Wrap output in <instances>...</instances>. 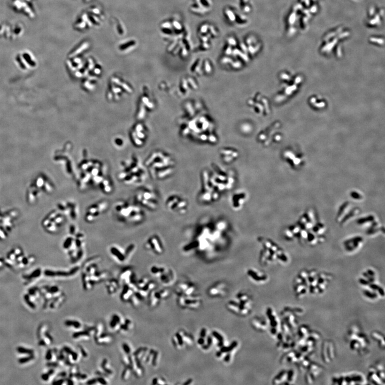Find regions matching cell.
I'll return each mask as SVG.
<instances>
[{
    "mask_svg": "<svg viewBox=\"0 0 385 385\" xmlns=\"http://www.w3.org/2000/svg\"><path fill=\"white\" fill-rule=\"evenodd\" d=\"M266 314L268 319L270 320V323L271 326V333L273 335H277L278 334V333L279 332L278 331L279 319L276 316L275 313H273V311L271 308H268L266 311Z\"/></svg>",
    "mask_w": 385,
    "mask_h": 385,
    "instance_id": "obj_24",
    "label": "cell"
},
{
    "mask_svg": "<svg viewBox=\"0 0 385 385\" xmlns=\"http://www.w3.org/2000/svg\"><path fill=\"white\" fill-rule=\"evenodd\" d=\"M70 235L64 241L63 248L72 263H77L82 260L85 253L86 236L77 227L72 225L70 228Z\"/></svg>",
    "mask_w": 385,
    "mask_h": 385,
    "instance_id": "obj_3",
    "label": "cell"
},
{
    "mask_svg": "<svg viewBox=\"0 0 385 385\" xmlns=\"http://www.w3.org/2000/svg\"><path fill=\"white\" fill-rule=\"evenodd\" d=\"M90 337V335L88 331L75 333L73 335V337L74 339H78L81 337V339H84L86 340H89Z\"/></svg>",
    "mask_w": 385,
    "mask_h": 385,
    "instance_id": "obj_37",
    "label": "cell"
},
{
    "mask_svg": "<svg viewBox=\"0 0 385 385\" xmlns=\"http://www.w3.org/2000/svg\"><path fill=\"white\" fill-rule=\"evenodd\" d=\"M323 368L318 363L311 362V364L308 366L307 373L305 374V380L308 384H312L316 380L317 377L320 375L323 371Z\"/></svg>",
    "mask_w": 385,
    "mask_h": 385,
    "instance_id": "obj_19",
    "label": "cell"
},
{
    "mask_svg": "<svg viewBox=\"0 0 385 385\" xmlns=\"http://www.w3.org/2000/svg\"><path fill=\"white\" fill-rule=\"evenodd\" d=\"M135 246L133 244H130L125 249H123L117 246L112 245L110 247L109 251L111 256L116 260L119 262H124L133 252Z\"/></svg>",
    "mask_w": 385,
    "mask_h": 385,
    "instance_id": "obj_15",
    "label": "cell"
},
{
    "mask_svg": "<svg viewBox=\"0 0 385 385\" xmlns=\"http://www.w3.org/2000/svg\"><path fill=\"white\" fill-rule=\"evenodd\" d=\"M349 196L351 199L353 200V201H357V202L362 201L364 200V194L360 191L356 190V189L352 190V191H350Z\"/></svg>",
    "mask_w": 385,
    "mask_h": 385,
    "instance_id": "obj_31",
    "label": "cell"
},
{
    "mask_svg": "<svg viewBox=\"0 0 385 385\" xmlns=\"http://www.w3.org/2000/svg\"><path fill=\"white\" fill-rule=\"evenodd\" d=\"M317 218L316 211L312 208H309L304 211L302 215H301L296 224L301 230L310 231L318 220Z\"/></svg>",
    "mask_w": 385,
    "mask_h": 385,
    "instance_id": "obj_11",
    "label": "cell"
},
{
    "mask_svg": "<svg viewBox=\"0 0 385 385\" xmlns=\"http://www.w3.org/2000/svg\"><path fill=\"white\" fill-rule=\"evenodd\" d=\"M199 302L197 300H193L191 299H186L185 300V304L188 305H197L199 304Z\"/></svg>",
    "mask_w": 385,
    "mask_h": 385,
    "instance_id": "obj_45",
    "label": "cell"
},
{
    "mask_svg": "<svg viewBox=\"0 0 385 385\" xmlns=\"http://www.w3.org/2000/svg\"><path fill=\"white\" fill-rule=\"evenodd\" d=\"M102 369H103V370L106 372V373H108L109 374H112L113 373V371L109 368L108 360H104V361H103V362L102 363Z\"/></svg>",
    "mask_w": 385,
    "mask_h": 385,
    "instance_id": "obj_39",
    "label": "cell"
},
{
    "mask_svg": "<svg viewBox=\"0 0 385 385\" xmlns=\"http://www.w3.org/2000/svg\"><path fill=\"white\" fill-rule=\"evenodd\" d=\"M33 358H34V356H33L32 355V356H30L26 357H24V358H20V359L19 360V362L20 363H21V364H23V363H26V362H29V361L32 360Z\"/></svg>",
    "mask_w": 385,
    "mask_h": 385,
    "instance_id": "obj_47",
    "label": "cell"
},
{
    "mask_svg": "<svg viewBox=\"0 0 385 385\" xmlns=\"http://www.w3.org/2000/svg\"><path fill=\"white\" fill-rule=\"evenodd\" d=\"M134 199L138 204L149 210L155 211L158 208V195L155 191L149 187H142L138 189Z\"/></svg>",
    "mask_w": 385,
    "mask_h": 385,
    "instance_id": "obj_5",
    "label": "cell"
},
{
    "mask_svg": "<svg viewBox=\"0 0 385 385\" xmlns=\"http://www.w3.org/2000/svg\"><path fill=\"white\" fill-rule=\"evenodd\" d=\"M248 199L247 193L243 190H238L235 191L231 196L230 204L233 209L235 211L240 210L243 208Z\"/></svg>",
    "mask_w": 385,
    "mask_h": 385,
    "instance_id": "obj_18",
    "label": "cell"
},
{
    "mask_svg": "<svg viewBox=\"0 0 385 385\" xmlns=\"http://www.w3.org/2000/svg\"><path fill=\"white\" fill-rule=\"evenodd\" d=\"M106 288L109 294H114L118 288V283L115 280H111L106 285Z\"/></svg>",
    "mask_w": 385,
    "mask_h": 385,
    "instance_id": "obj_36",
    "label": "cell"
},
{
    "mask_svg": "<svg viewBox=\"0 0 385 385\" xmlns=\"http://www.w3.org/2000/svg\"><path fill=\"white\" fill-rule=\"evenodd\" d=\"M79 270V267H76L71 269V270L69 272L64 271L54 272L47 270L45 272V275L47 276H69L73 275L77 272Z\"/></svg>",
    "mask_w": 385,
    "mask_h": 385,
    "instance_id": "obj_28",
    "label": "cell"
},
{
    "mask_svg": "<svg viewBox=\"0 0 385 385\" xmlns=\"http://www.w3.org/2000/svg\"><path fill=\"white\" fill-rule=\"evenodd\" d=\"M305 355L299 352L291 350L287 352L281 358L282 363H296L297 364L301 361Z\"/></svg>",
    "mask_w": 385,
    "mask_h": 385,
    "instance_id": "obj_23",
    "label": "cell"
},
{
    "mask_svg": "<svg viewBox=\"0 0 385 385\" xmlns=\"http://www.w3.org/2000/svg\"><path fill=\"white\" fill-rule=\"evenodd\" d=\"M311 331V329L307 325H301L298 328L297 332L299 337V340H305L308 337Z\"/></svg>",
    "mask_w": 385,
    "mask_h": 385,
    "instance_id": "obj_29",
    "label": "cell"
},
{
    "mask_svg": "<svg viewBox=\"0 0 385 385\" xmlns=\"http://www.w3.org/2000/svg\"><path fill=\"white\" fill-rule=\"evenodd\" d=\"M376 271L373 268H368L362 273L358 279V283L362 286L366 287L369 284L377 281Z\"/></svg>",
    "mask_w": 385,
    "mask_h": 385,
    "instance_id": "obj_22",
    "label": "cell"
},
{
    "mask_svg": "<svg viewBox=\"0 0 385 385\" xmlns=\"http://www.w3.org/2000/svg\"><path fill=\"white\" fill-rule=\"evenodd\" d=\"M58 291V288H57V287L54 286V287H53L52 288H50V289L49 290L48 292H50V293H56V292H57Z\"/></svg>",
    "mask_w": 385,
    "mask_h": 385,
    "instance_id": "obj_52",
    "label": "cell"
},
{
    "mask_svg": "<svg viewBox=\"0 0 385 385\" xmlns=\"http://www.w3.org/2000/svg\"><path fill=\"white\" fill-rule=\"evenodd\" d=\"M24 299L25 302L27 303V304H28L30 307H31L32 309H34L35 308V305L33 304L31 301H30V300H29V296L28 295H25Z\"/></svg>",
    "mask_w": 385,
    "mask_h": 385,
    "instance_id": "obj_48",
    "label": "cell"
},
{
    "mask_svg": "<svg viewBox=\"0 0 385 385\" xmlns=\"http://www.w3.org/2000/svg\"><path fill=\"white\" fill-rule=\"evenodd\" d=\"M332 382L334 385H362L365 379L362 374L354 372L333 376Z\"/></svg>",
    "mask_w": 385,
    "mask_h": 385,
    "instance_id": "obj_10",
    "label": "cell"
},
{
    "mask_svg": "<svg viewBox=\"0 0 385 385\" xmlns=\"http://www.w3.org/2000/svg\"><path fill=\"white\" fill-rule=\"evenodd\" d=\"M230 358H231V356H230V355H228L226 356V357H225V358H224V361H225L226 362H228L230 361Z\"/></svg>",
    "mask_w": 385,
    "mask_h": 385,
    "instance_id": "obj_56",
    "label": "cell"
},
{
    "mask_svg": "<svg viewBox=\"0 0 385 385\" xmlns=\"http://www.w3.org/2000/svg\"><path fill=\"white\" fill-rule=\"evenodd\" d=\"M363 293L364 296H365L366 298H367L368 299H370V300H376L379 297H380L377 292L373 291L371 289H369L368 288L364 289L363 291Z\"/></svg>",
    "mask_w": 385,
    "mask_h": 385,
    "instance_id": "obj_35",
    "label": "cell"
},
{
    "mask_svg": "<svg viewBox=\"0 0 385 385\" xmlns=\"http://www.w3.org/2000/svg\"><path fill=\"white\" fill-rule=\"evenodd\" d=\"M63 382H64V380L62 379V380H58V381H56H56H55V382H53V384H54V385H55H55H61V384H62L63 383Z\"/></svg>",
    "mask_w": 385,
    "mask_h": 385,
    "instance_id": "obj_54",
    "label": "cell"
},
{
    "mask_svg": "<svg viewBox=\"0 0 385 385\" xmlns=\"http://www.w3.org/2000/svg\"><path fill=\"white\" fill-rule=\"evenodd\" d=\"M133 290L131 288L129 285H126L122 293L121 299L124 301H126L130 299L133 294Z\"/></svg>",
    "mask_w": 385,
    "mask_h": 385,
    "instance_id": "obj_33",
    "label": "cell"
},
{
    "mask_svg": "<svg viewBox=\"0 0 385 385\" xmlns=\"http://www.w3.org/2000/svg\"><path fill=\"white\" fill-rule=\"evenodd\" d=\"M191 380H189L187 381V382H186L185 383H184V385H187V384H191Z\"/></svg>",
    "mask_w": 385,
    "mask_h": 385,
    "instance_id": "obj_57",
    "label": "cell"
},
{
    "mask_svg": "<svg viewBox=\"0 0 385 385\" xmlns=\"http://www.w3.org/2000/svg\"><path fill=\"white\" fill-rule=\"evenodd\" d=\"M371 337L373 340L377 342L380 348L383 350H385V337L382 333L377 331H374L371 333Z\"/></svg>",
    "mask_w": 385,
    "mask_h": 385,
    "instance_id": "obj_27",
    "label": "cell"
},
{
    "mask_svg": "<svg viewBox=\"0 0 385 385\" xmlns=\"http://www.w3.org/2000/svg\"><path fill=\"white\" fill-rule=\"evenodd\" d=\"M296 378V372L294 370H283L273 378V384L275 385H292L295 382Z\"/></svg>",
    "mask_w": 385,
    "mask_h": 385,
    "instance_id": "obj_16",
    "label": "cell"
},
{
    "mask_svg": "<svg viewBox=\"0 0 385 385\" xmlns=\"http://www.w3.org/2000/svg\"><path fill=\"white\" fill-rule=\"evenodd\" d=\"M253 325L256 329L258 330L264 331H266L268 328V325L266 322L264 320H262L260 319H256L253 320Z\"/></svg>",
    "mask_w": 385,
    "mask_h": 385,
    "instance_id": "obj_34",
    "label": "cell"
},
{
    "mask_svg": "<svg viewBox=\"0 0 385 385\" xmlns=\"http://www.w3.org/2000/svg\"><path fill=\"white\" fill-rule=\"evenodd\" d=\"M378 218L377 217L373 214H369L365 215L357 220V224L358 226L361 227H365V228L369 227L371 224H372Z\"/></svg>",
    "mask_w": 385,
    "mask_h": 385,
    "instance_id": "obj_25",
    "label": "cell"
},
{
    "mask_svg": "<svg viewBox=\"0 0 385 385\" xmlns=\"http://www.w3.org/2000/svg\"><path fill=\"white\" fill-rule=\"evenodd\" d=\"M150 271L151 273H153V275L159 277L162 282L165 284L170 283L174 277L173 273L172 270L170 269H166L164 267L154 265L151 268Z\"/></svg>",
    "mask_w": 385,
    "mask_h": 385,
    "instance_id": "obj_20",
    "label": "cell"
},
{
    "mask_svg": "<svg viewBox=\"0 0 385 385\" xmlns=\"http://www.w3.org/2000/svg\"><path fill=\"white\" fill-rule=\"evenodd\" d=\"M80 351H81V355H82V356L84 357H87L88 356V354L85 350L84 349L82 348V347H80Z\"/></svg>",
    "mask_w": 385,
    "mask_h": 385,
    "instance_id": "obj_51",
    "label": "cell"
},
{
    "mask_svg": "<svg viewBox=\"0 0 385 385\" xmlns=\"http://www.w3.org/2000/svg\"><path fill=\"white\" fill-rule=\"evenodd\" d=\"M301 228L298 225L293 224L288 226L284 230L283 235L286 241H292L297 239L300 240Z\"/></svg>",
    "mask_w": 385,
    "mask_h": 385,
    "instance_id": "obj_21",
    "label": "cell"
},
{
    "mask_svg": "<svg viewBox=\"0 0 385 385\" xmlns=\"http://www.w3.org/2000/svg\"><path fill=\"white\" fill-rule=\"evenodd\" d=\"M65 324L67 326H72L75 328H80L81 326V323L76 320H66Z\"/></svg>",
    "mask_w": 385,
    "mask_h": 385,
    "instance_id": "obj_38",
    "label": "cell"
},
{
    "mask_svg": "<svg viewBox=\"0 0 385 385\" xmlns=\"http://www.w3.org/2000/svg\"><path fill=\"white\" fill-rule=\"evenodd\" d=\"M96 342L99 345H108L112 341L113 337L109 335H103V333L95 339Z\"/></svg>",
    "mask_w": 385,
    "mask_h": 385,
    "instance_id": "obj_32",
    "label": "cell"
},
{
    "mask_svg": "<svg viewBox=\"0 0 385 385\" xmlns=\"http://www.w3.org/2000/svg\"><path fill=\"white\" fill-rule=\"evenodd\" d=\"M46 357V359L47 360H51V358L52 357V351L50 350H49L48 352L47 353Z\"/></svg>",
    "mask_w": 385,
    "mask_h": 385,
    "instance_id": "obj_50",
    "label": "cell"
},
{
    "mask_svg": "<svg viewBox=\"0 0 385 385\" xmlns=\"http://www.w3.org/2000/svg\"><path fill=\"white\" fill-rule=\"evenodd\" d=\"M257 241L262 248L260 260L262 265L266 266L276 261L286 264L289 262L288 254L278 243L264 236L258 238Z\"/></svg>",
    "mask_w": 385,
    "mask_h": 385,
    "instance_id": "obj_1",
    "label": "cell"
},
{
    "mask_svg": "<svg viewBox=\"0 0 385 385\" xmlns=\"http://www.w3.org/2000/svg\"><path fill=\"white\" fill-rule=\"evenodd\" d=\"M109 203L106 201H100L90 205L86 209L84 220L87 223L95 222L106 212L109 208Z\"/></svg>",
    "mask_w": 385,
    "mask_h": 385,
    "instance_id": "obj_9",
    "label": "cell"
},
{
    "mask_svg": "<svg viewBox=\"0 0 385 385\" xmlns=\"http://www.w3.org/2000/svg\"><path fill=\"white\" fill-rule=\"evenodd\" d=\"M40 270L37 269L36 271L33 272L32 274L31 275L29 276H25V279H32V278H35V277H39L40 275Z\"/></svg>",
    "mask_w": 385,
    "mask_h": 385,
    "instance_id": "obj_44",
    "label": "cell"
},
{
    "mask_svg": "<svg viewBox=\"0 0 385 385\" xmlns=\"http://www.w3.org/2000/svg\"><path fill=\"white\" fill-rule=\"evenodd\" d=\"M122 347H123V348L124 349V352H125L126 354H129V355L131 354L132 351H131V347H130V346L129 344H127L126 343H124L123 344Z\"/></svg>",
    "mask_w": 385,
    "mask_h": 385,
    "instance_id": "obj_46",
    "label": "cell"
},
{
    "mask_svg": "<svg viewBox=\"0 0 385 385\" xmlns=\"http://www.w3.org/2000/svg\"><path fill=\"white\" fill-rule=\"evenodd\" d=\"M361 212V208L353 206L348 201L342 203L339 207L335 220L341 226L345 225L349 221L356 218Z\"/></svg>",
    "mask_w": 385,
    "mask_h": 385,
    "instance_id": "obj_6",
    "label": "cell"
},
{
    "mask_svg": "<svg viewBox=\"0 0 385 385\" xmlns=\"http://www.w3.org/2000/svg\"><path fill=\"white\" fill-rule=\"evenodd\" d=\"M365 242L364 238L361 235L352 236L343 241V247L345 251L350 254L360 251Z\"/></svg>",
    "mask_w": 385,
    "mask_h": 385,
    "instance_id": "obj_12",
    "label": "cell"
},
{
    "mask_svg": "<svg viewBox=\"0 0 385 385\" xmlns=\"http://www.w3.org/2000/svg\"><path fill=\"white\" fill-rule=\"evenodd\" d=\"M321 356L326 364L331 363L336 356V350L334 343L329 340H325L322 344Z\"/></svg>",
    "mask_w": 385,
    "mask_h": 385,
    "instance_id": "obj_17",
    "label": "cell"
},
{
    "mask_svg": "<svg viewBox=\"0 0 385 385\" xmlns=\"http://www.w3.org/2000/svg\"><path fill=\"white\" fill-rule=\"evenodd\" d=\"M333 277L332 275L328 272H318L316 279L309 286V292L312 294L323 293L332 280Z\"/></svg>",
    "mask_w": 385,
    "mask_h": 385,
    "instance_id": "obj_7",
    "label": "cell"
},
{
    "mask_svg": "<svg viewBox=\"0 0 385 385\" xmlns=\"http://www.w3.org/2000/svg\"><path fill=\"white\" fill-rule=\"evenodd\" d=\"M48 366H57V363H49Z\"/></svg>",
    "mask_w": 385,
    "mask_h": 385,
    "instance_id": "obj_58",
    "label": "cell"
},
{
    "mask_svg": "<svg viewBox=\"0 0 385 385\" xmlns=\"http://www.w3.org/2000/svg\"><path fill=\"white\" fill-rule=\"evenodd\" d=\"M368 381L373 385H385V370L380 364L370 368L367 376Z\"/></svg>",
    "mask_w": 385,
    "mask_h": 385,
    "instance_id": "obj_13",
    "label": "cell"
},
{
    "mask_svg": "<svg viewBox=\"0 0 385 385\" xmlns=\"http://www.w3.org/2000/svg\"><path fill=\"white\" fill-rule=\"evenodd\" d=\"M131 373V370L130 368H126L122 373V379L124 380H127L129 379Z\"/></svg>",
    "mask_w": 385,
    "mask_h": 385,
    "instance_id": "obj_41",
    "label": "cell"
},
{
    "mask_svg": "<svg viewBox=\"0 0 385 385\" xmlns=\"http://www.w3.org/2000/svg\"><path fill=\"white\" fill-rule=\"evenodd\" d=\"M53 373H54V370H50V371H49L48 373H46V374H43V375L42 376V379H44V380H48V379L49 377V375L52 374Z\"/></svg>",
    "mask_w": 385,
    "mask_h": 385,
    "instance_id": "obj_49",
    "label": "cell"
},
{
    "mask_svg": "<svg viewBox=\"0 0 385 385\" xmlns=\"http://www.w3.org/2000/svg\"><path fill=\"white\" fill-rule=\"evenodd\" d=\"M198 343L200 345H203L204 343V340L203 339V337H201L199 339Z\"/></svg>",
    "mask_w": 385,
    "mask_h": 385,
    "instance_id": "obj_55",
    "label": "cell"
},
{
    "mask_svg": "<svg viewBox=\"0 0 385 385\" xmlns=\"http://www.w3.org/2000/svg\"><path fill=\"white\" fill-rule=\"evenodd\" d=\"M113 211L116 219L125 224L138 225L146 218L145 213L140 207L123 201L114 203Z\"/></svg>",
    "mask_w": 385,
    "mask_h": 385,
    "instance_id": "obj_2",
    "label": "cell"
},
{
    "mask_svg": "<svg viewBox=\"0 0 385 385\" xmlns=\"http://www.w3.org/2000/svg\"><path fill=\"white\" fill-rule=\"evenodd\" d=\"M200 335H201V337H205V336L206 335V329L203 328V329H202L201 330Z\"/></svg>",
    "mask_w": 385,
    "mask_h": 385,
    "instance_id": "obj_53",
    "label": "cell"
},
{
    "mask_svg": "<svg viewBox=\"0 0 385 385\" xmlns=\"http://www.w3.org/2000/svg\"><path fill=\"white\" fill-rule=\"evenodd\" d=\"M247 275L252 279L257 282L265 281L268 279V276L266 275L262 272L255 271L254 269H249L247 271Z\"/></svg>",
    "mask_w": 385,
    "mask_h": 385,
    "instance_id": "obj_26",
    "label": "cell"
},
{
    "mask_svg": "<svg viewBox=\"0 0 385 385\" xmlns=\"http://www.w3.org/2000/svg\"><path fill=\"white\" fill-rule=\"evenodd\" d=\"M17 351L19 353H22V354H27L31 355H32L33 354V350L31 349H29L24 348L23 347H18L17 348Z\"/></svg>",
    "mask_w": 385,
    "mask_h": 385,
    "instance_id": "obj_42",
    "label": "cell"
},
{
    "mask_svg": "<svg viewBox=\"0 0 385 385\" xmlns=\"http://www.w3.org/2000/svg\"><path fill=\"white\" fill-rule=\"evenodd\" d=\"M165 206L172 212L183 215L188 211L189 204L186 199L182 196L178 195H172L166 199Z\"/></svg>",
    "mask_w": 385,
    "mask_h": 385,
    "instance_id": "obj_8",
    "label": "cell"
},
{
    "mask_svg": "<svg viewBox=\"0 0 385 385\" xmlns=\"http://www.w3.org/2000/svg\"><path fill=\"white\" fill-rule=\"evenodd\" d=\"M212 334L219 341V345L222 346L223 345V337L221 335H220L218 333H217L216 331H214L212 332Z\"/></svg>",
    "mask_w": 385,
    "mask_h": 385,
    "instance_id": "obj_43",
    "label": "cell"
},
{
    "mask_svg": "<svg viewBox=\"0 0 385 385\" xmlns=\"http://www.w3.org/2000/svg\"><path fill=\"white\" fill-rule=\"evenodd\" d=\"M236 345H237V342H236V341H235V342H233L232 343V344L230 345L229 347H223L221 348V349H220V352H222V353H226V352H230L232 350H233V349L235 347H236Z\"/></svg>",
    "mask_w": 385,
    "mask_h": 385,
    "instance_id": "obj_40",
    "label": "cell"
},
{
    "mask_svg": "<svg viewBox=\"0 0 385 385\" xmlns=\"http://www.w3.org/2000/svg\"><path fill=\"white\" fill-rule=\"evenodd\" d=\"M347 341L350 349L354 352L364 355L369 351L370 341L365 333L356 325L352 326L347 335Z\"/></svg>",
    "mask_w": 385,
    "mask_h": 385,
    "instance_id": "obj_4",
    "label": "cell"
},
{
    "mask_svg": "<svg viewBox=\"0 0 385 385\" xmlns=\"http://www.w3.org/2000/svg\"><path fill=\"white\" fill-rule=\"evenodd\" d=\"M122 324V318L121 316L117 314L114 315L110 323V326L111 328L114 331H119L120 330Z\"/></svg>",
    "mask_w": 385,
    "mask_h": 385,
    "instance_id": "obj_30",
    "label": "cell"
},
{
    "mask_svg": "<svg viewBox=\"0 0 385 385\" xmlns=\"http://www.w3.org/2000/svg\"><path fill=\"white\" fill-rule=\"evenodd\" d=\"M145 247L148 251L156 255H161L164 252V247L159 236L156 234L150 235L145 243Z\"/></svg>",
    "mask_w": 385,
    "mask_h": 385,
    "instance_id": "obj_14",
    "label": "cell"
}]
</instances>
